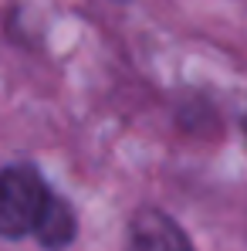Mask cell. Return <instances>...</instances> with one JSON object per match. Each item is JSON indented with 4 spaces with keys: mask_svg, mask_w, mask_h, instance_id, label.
I'll use <instances>...</instances> for the list:
<instances>
[{
    "mask_svg": "<svg viewBox=\"0 0 247 251\" xmlns=\"http://www.w3.org/2000/svg\"><path fill=\"white\" fill-rule=\"evenodd\" d=\"M51 197V187L34 163L0 167V238H27Z\"/></svg>",
    "mask_w": 247,
    "mask_h": 251,
    "instance_id": "6da1fadb",
    "label": "cell"
},
{
    "mask_svg": "<svg viewBox=\"0 0 247 251\" xmlns=\"http://www.w3.org/2000/svg\"><path fill=\"white\" fill-rule=\"evenodd\" d=\"M129 241L132 251H193L190 234L176 224V217H169L159 207L135 210L129 224Z\"/></svg>",
    "mask_w": 247,
    "mask_h": 251,
    "instance_id": "7a4b0ae2",
    "label": "cell"
},
{
    "mask_svg": "<svg viewBox=\"0 0 247 251\" xmlns=\"http://www.w3.org/2000/svg\"><path fill=\"white\" fill-rule=\"evenodd\" d=\"M31 234H34V238H38V245L47 248V251L68 248V245L75 241V234H78V217H75L71 204H68L65 197L51 194V197H47V204L41 207V217H38V224H34V231H31Z\"/></svg>",
    "mask_w": 247,
    "mask_h": 251,
    "instance_id": "3957f363",
    "label": "cell"
},
{
    "mask_svg": "<svg viewBox=\"0 0 247 251\" xmlns=\"http://www.w3.org/2000/svg\"><path fill=\"white\" fill-rule=\"evenodd\" d=\"M241 126H244V136H247V112H244V119H241Z\"/></svg>",
    "mask_w": 247,
    "mask_h": 251,
    "instance_id": "277c9868",
    "label": "cell"
}]
</instances>
